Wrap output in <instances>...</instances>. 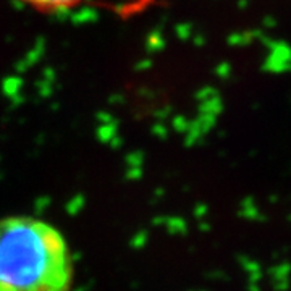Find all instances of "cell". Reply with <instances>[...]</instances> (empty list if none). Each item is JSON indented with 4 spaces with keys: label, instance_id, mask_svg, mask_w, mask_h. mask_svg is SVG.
Returning <instances> with one entry per match:
<instances>
[{
    "label": "cell",
    "instance_id": "7a4b0ae2",
    "mask_svg": "<svg viewBox=\"0 0 291 291\" xmlns=\"http://www.w3.org/2000/svg\"><path fill=\"white\" fill-rule=\"evenodd\" d=\"M21 2L28 3L29 7H34L37 10L44 11H58V10H67L78 5L81 0H21Z\"/></svg>",
    "mask_w": 291,
    "mask_h": 291
},
{
    "label": "cell",
    "instance_id": "6da1fadb",
    "mask_svg": "<svg viewBox=\"0 0 291 291\" xmlns=\"http://www.w3.org/2000/svg\"><path fill=\"white\" fill-rule=\"evenodd\" d=\"M74 264L54 225L29 215L0 218V291H70Z\"/></svg>",
    "mask_w": 291,
    "mask_h": 291
}]
</instances>
